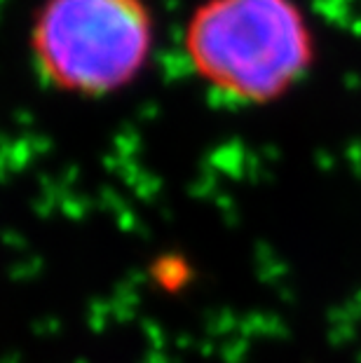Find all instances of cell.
<instances>
[{
  "label": "cell",
  "mask_w": 361,
  "mask_h": 363,
  "mask_svg": "<svg viewBox=\"0 0 361 363\" xmlns=\"http://www.w3.org/2000/svg\"><path fill=\"white\" fill-rule=\"evenodd\" d=\"M183 43L199 78L249 104L287 94L314 59L312 30L294 0H204Z\"/></svg>",
  "instance_id": "1"
},
{
  "label": "cell",
  "mask_w": 361,
  "mask_h": 363,
  "mask_svg": "<svg viewBox=\"0 0 361 363\" xmlns=\"http://www.w3.org/2000/svg\"><path fill=\"white\" fill-rule=\"evenodd\" d=\"M155 19L145 0H45L30 24V54L52 87L104 96L148 61Z\"/></svg>",
  "instance_id": "2"
}]
</instances>
